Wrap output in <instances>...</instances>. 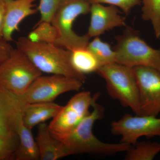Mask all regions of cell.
<instances>
[{
	"label": "cell",
	"instance_id": "cell-10",
	"mask_svg": "<svg viewBox=\"0 0 160 160\" xmlns=\"http://www.w3.org/2000/svg\"><path fill=\"white\" fill-rule=\"evenodd\" d=\"M132 68L139 91V115L157 116L160 113V72L146 66Z\"/></svg>",
	"mask_w": 160,
	"mask_h": 160
},
{
	"label": "cell",
	"instance_id": "cell-16",
	"mask_svg": "<svg viewBox=\"0 0 160 160\" xmlns=\"http://www.w3.org/2000/svg\"><path fill=\"white\" fill-rule=\"evenodd\" d=\"M32 129L25 126L22 116L18 123L17 133L19 139V144L14 155L16 160H39V152L35 139Z\"/></svg>",
	"mask_w": 160,
	"mask_h": 160
},
{
	"label": "cell",
	"instance_id": "cell-19",
	"mask_svg": "<svg viewBox=\"0 0 160 160\" xmlns=\"http://www.w3.org/2000/svg\"><path fill=\"white\" fill-rule=\"evenodd\" d=\"M94 38L86 48L94 55L101 66L116 62L115 52L109 43L103 41L99 37Z\"/></svg>",
	"mask_w": 160,
	"mask_h": 160
},
{
	"label": "cell",
	"instance_id": "cell-3",
	"mask_svg": "<svg viewBox=\"0 0 160 160\" xmlns=\"http://www.w3.org/2000/svg\"><path fill=\"white\" fill-rule=\"evenodd\" d=\"M90 6L86 0H60L50 22L58 32L56 45L71 51L86 48L91 38L76 33L72 26L78 17L89 13Z\"/></svg>",
	"mask_w": 160,
	"mask_h": 160
},
{
	"label": "cell",
	"instance_id": "cell-7",
	"mask_svg": "<svg viewBox=\"0 0 160 160\" xmlns=\"http://www.w3.org/2000/svg\"><path fill=\"white\" fill-rule=\"evenodd\" d=\"M99 96L98 92L92 96L88 91L75 95L48 125L52 134L61 141L90 113L89 109L97 102Z\"/></svg>",
	"mask_w": 160,
	"mask_h": 160
},
{
	"label": "cell",
	"instance_id": "cell-24",
	"mask_svg": "<svg viewBox=\"0 0 160 160\" xmlns=\"http://www.w3.org/2000/svg\"><path fill=\"white\" fill-rule=\"evenodd\" d=\"M90 4H107L116 6L126 15L129 14L132 9L141 4V0H86Z\"/></svg>",
	"mask_w": 160,
	"mask_h": 160
},
{
	"label": "cell",
	"instance_id": "cell-26",
	"mask_svg": "<svg viewBox=\"0 0 160 160\" xmlns=\"http://www.w3.org/2000/svg\"><path fill=\"white\" fill-rule=\"evenodd\" d=\"M6 12V0H0V38H3Z\"/></svg>",
	"mask_w": 160,
	"mask_h": 160
},
{
	"label": "cell",
	"instance_id": "cell-14",
	"mask_svg": "<svg viewBox=\"0 0 160 160\" xmlns=\"http://www.w3.org/2000/svg\"><path fill=\"white\" fill-rule=\"evenodd\" d=\"M35 140L40 160H57L71 155L66 145L52 134L45 122L38 125Z\"/></svg>",
	"mask_w": 160,
	"mask_h": 160
},
{
	"label": "cell",
	"instance_id": "cell-1",
	"mask_svg": "<svg viewBox=\"0 0 160 160\" xmlns=\"http://www.w3.org/2000/svg\"><path fill=\"white\" fill-rule=\"evenodd\" d=\"M16 45L41 72L63 75L85 83V75L72 65L70 50L55 44L32 42L25 37L19 38Z\"/></svg>",
	"mask_w": 160,
	"mask_h": 160
},
{
	"label": "cell",
	"instance_id": "cell-9",
	"mask_svg": "<svg viewBox=\"0 0 160 160\" xmlns=\"http://www.w3.org/2000/svg\"><path fill=\"white\" fill-rule=\"evenodd\" d=\"M111 131L122 137L120 142L134 145L140 138L160 137V118L144 115L125 114L111 124Z\"/></svg>",
	"mask_w": 160,
	"mask_h": 160
},
{
	"label": "cell",
	"instance_id": "cell-23",
	"mask_svg": "<svg viewBox=\"0 0 160 160\" xmlns=\"http://www.w3.org/2000/svg\"><path fill=\"white\" fill-rule=\"evenodd\" d=\"M60 1V0H40L38 9L41 14V19L38 23L50 22Z\"/></svg>",
	"mask_w": 160,
	"mask_h": 160
},
{
	"label": "cell",
	"instance_id": "cell-6",
	"mask_svg": "<svg viewBox=\"0 0 160 160\" xmlns=\"http://www.w3.org/2000/svg\"><path fill=\"white\" fill-rule=\"evenodd\" d=\"M42 74L28 57L17 48L13 49L9 57L0 64V85L18 96H22Z\"/></svg>",
	"mask_w": 160,
	"mask_h": 160
},
{
	"label": "cell",
	"instance_id": "cell-18",
	"mask_svg": "<svg viewBox=\"0 0 160 160\" xmlns=\"http://www.w3.org/2000/svg\"><path fill=\"white\" fill-rule=\"evenodd\" d=\"M159 152L160 143L138 142L126 151L125 160H153Z\"/></svg>",
	"mask_w": 160,
	"mask_h": 160
},
{
	"label": "cell",
	"instance_id": "cell-12",
	"mask_svg": "<svg viewBox=\"0 0 160 160\" xmlns=\"http://www.w3.org/2000/svg\"><path fill=\"white\" fill-rule=\"evenodd\" d=\"M90 22L86 34L90 38L99 37L117 27L126 26V18L120 15L116 6L95 3L90 6Z\"/></svg>",
	"mask_w": 160,
	"mask_h": 160
},
{
	"label": "cell",
	"instance_id": "cell-25",
	"mask_svg": "<svg viewBox=\"0 0 160 160\" xmlns=\"http://www.w3.org/2000/svg\"><path fill=\"white\" fill-rule=\"evenodd\" d=\"M13 49L9 42L0 38V64L9 57Z\"/></svg>",
	"mask_w": 160,
	"mask_h": 160
},
{
	"label": "cell",
	"instance_id": "cell-11",
	"mask_svg": "<svg viewBox=\"0 0 160 160\" xmlns=\"http://www.w3.org/2000/svg\"><path fill=\"white\" fill-rule=\"evenodd\" d=\"M26 105L21 97L0 85V136L17 135V128Z\"/></svg>",
	"mask_w": 160,
	"mask_h": 160
},
{
	"label": "cell",
	"instance_id": "cell-20",
	"mask_svg": "<svg viewBox=\"0 0 160 160\" xmlns=\"http://www.w3.org/2000/svg\"><path fill=\"white\" fill-rule=\"evenodd\" d=\"M142 18L151 23L156 38L160 39V0H141Z\"/></svg>",
	"mask_w": 160,
	"mask_h": 160
},
{
	"label": "cell",
	"instance_id": "cell-21",
	"mask_svg": "<svg viewBox=\"0 0 160 160\" xmlns=\"http://www.w3.org/2000/svg\"><path fill=\"white\" fill-rule=\"evenodd\" d=\"M30 41L36 42L50 43L55 45L58 39L57 30L49 22L38 23L27 37Z\"/></svg>",
	"mask_w": 160,
	"mask_h": 160
},
{
	"label": "cell",
	"instance_id": "cell-8",
	"mask_svg": "<svg viewBox=\"0 0 160 160\" xmlns=\"http://www.w3.org/2000/svg\"><path fill=\"white\" fill-rule=\"evenodd\" d=\"M83 83L79 80L60 75L40 76L21 96L26 104L53 102L60 95L79 91Z\"/></svg>",
	"mask_w": 160,
	"mask_h": 160
},
{
	"label": "cell",
	"instance_id": "cell-22",
	"mask_svg": "<svg viewBox=\"0 0 160 160\" xmlns=\"http://www.w3.org/2000/svg\"><path fill=\"white\" fill-rule=\"evenodd\" d=\"M18 144V135L11 137L0 136V160L13 158Z\"/></svg>",
	"mask_w": 160,
	"mask_h": 160
},
{
	"label": "cell",
	"instance_id": "cell-13",
	"mask_svg": "<svg viewBox=\"0 0 160 160\" xmlns=\"http://www.w3.org/2000/svg\"><path fill=\"white\" fill-rule=\"evenodd\" d=\"M36 0H6V12L3 38L10 42L12 35L19 30L21 22L27 17L37 13L33 3Z\"/></svg>",
	"mask_w": 160,
	"mask_h": 160
},
{
	"label": "cell",
	"instance_id": "cell-2",
	"mask_svg": "<svg viewBox=\"0 0 160 160\" xmlns=\"http://www.w3.org/2000/svg\"><path fill=\"white\" fill-rule=\"evenodd\" d=\"M92 108V111L61 140L68 148L70 155L89 153L111 155L129 150L131 145L122 142H104L94 135L92 127L97 121L102 118L104 108L97 102Z\"/></svg>",
	"mask_w": 160,
	"mask_h": 160
},
{
	"label": "cell",
	"instance_id": "cell-5",
	"mask_svg": "<svg viewBox=\"0 0 160 160\" xmlns=\"http://www.w3.org/2000/svg\"><path fill=\"white\" fill-rule=\"evenodd\" d=\"M115 39L116 63L132 68L146 66L160 72V49L149 46L141 38L138 31L126 26L122 33Z\"/></svg>",
	"mask_w": 160,
	"mask_h": 160
},
{
	"label": "cell",
	"instance_id": "cell-15",
	"mask_svg": "<svg viewBox=\"0 0 160 160\" xmlns=\"http://www.w3.org/2000/svg\"><path fill=\"white\" fill-rule=\"evenodd\" d=\"M62 107L53 102L26 104L23 110V122L32 129L35 126L54 118Z\"/></svg>",
	"mask_w": 160,
	"mask_h": 160
},
{
	"label": "cell",
	"instance_id": "cell-4",
	"mask_svg": "<svg viewBox=\"0 0 160 160\" xmlns=\"http://www.w3.org/2000/svg\"><path fill=\"white\" fill-rule=\"evenodd\" d=\"M97 73L106 82L110 96L139 115V91L133 68L110 63L101 66Z\"/></svg>",
	"mask_w": 160,
	"mask_h": 160
},
{
	"label": "cell",
	"instance_id": "cell-17",
	"mask_svg": "<svg viewBox=\"0 0 160 160\" xmlns=\"http://www.w3.org/2000/svg\"><path fill=\"white\" fill-rule=\"evenodd\" d=\"M71 61L77 70L85 75L97 72L101 66L94 55L86 48L71 51Z\"/></svg>",
	"mask_w": 160,
	"mask_h": 160
}]
</instances>
